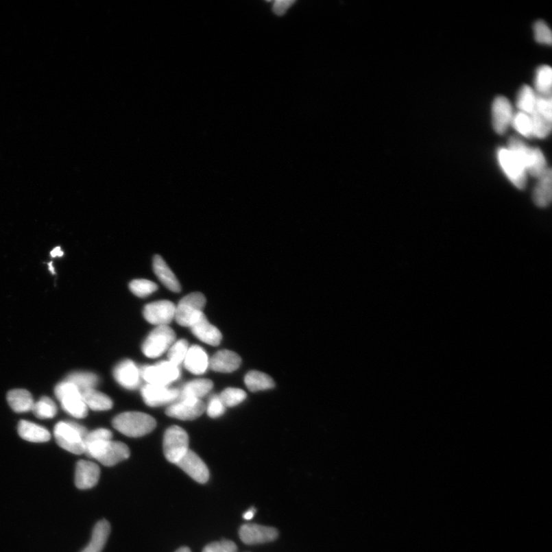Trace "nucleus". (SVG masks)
<instances>
[{"label":"nucleus","instance_id":"33","mask_svg":"<svg viewBox=\"0 0 552 552\" xmlns=\"http://www.w3.org/2000/svg\"><path fill=\"white\" fill-rule=\"evenodd\" d=\"M529 117L533 137L541 139L548 137L551 131V121L545 119L544 117L536 112L529 115Z\"/></svg>","mask_w":552,"mask_h":552},{"label":"nucleus","instance_id":"11","mask_svg":"<svg viewBox=\"0 0 552 552\" xmlns=\"http://www.w3.org/2000/svg\"><path fill=\"white\" fill-rule=\"evenodd\" d=\"M176 305L168 300H160L145 305L143 315L145 320L154 326H168L175 317Z\"/></svg>","mask_w":552,"mask_h":552},{"label":"nucleus","instance_id":"4","mask_svg":"<svg viewBox=\"0 0 552 552\" xmlns=\"http://www.w3.org/2000/svg\"><path fill=\"white\" fill-rule=\"evenodd\" d=\"M86 453L106 466H113L130 457L128 446L119 441H101L89 444Z\"/></svg>","mask_w":552,"mask_h":552},{"label":"nucleus","instance_id":"47","mask_svg":"<svg viewBox=\"0 0 552 552\" xmlns=\"http://www.w3.org/2000/svg\"><path fill=\"white\" fill-rule=\"evenodd\" d=\"M175 552H191L189 548L182 547Z\"/></svg>","mask_w":552,"mask_h":552},{"label":"nucleus","instance_id":"21","mask_svg":"<svg viewBox=\"0 0 552 552\" xmlns=\"http://www.w3.org/2000/svg\"><path fill=\"white\" fill-rule=\"evenodd\" d=\"M209 358L202 348L193 346L188 350L184 363L187 371L199 375L206 372L209 367Z\"/></svg>","mask_w":552,"mask_h":552},{"label":"nucleus","instance_id":"19","mask_svg":"<svg viewBox=\"0 0 552 552\" xmlns=\"http://www.w3.org/2000/svg\"><path fill=\"white\" fill-rule=\"evenodd\" d=\"M192 333L201 341L212 346H218L222 341L219 330L207 320L204 313L201 315L191 326Z\"/></svg>","mask_w":552,"mask_h":552},{"label":"nucleus","instance_id":"45","mask_svg":"<svg viewBox=\"0 0 552 552\" xmlns=\"http://www.w3.org/2000/svg\"><path fill=\"white\" fill-rule=\"evenodd\" d=\"M256 512V511L254 508L250 509L244 513L243 518L245 519V520H251V519L254 517Z\"/></svg>","mask_w":552,"mask_h":552},{"label":"nucleus","instance_id":"35","mask_svg":"<svg viewBox=\"0 0 552 552\" xmlns=\"http://www.w3.org/2000/svg\"><path fill=\"white\" fill-rule=\"evenodd\" d=\"M511 125L516 130V132L523 135V137L526 139L533 137L531 121L529 115L521 112L514 114Z\"/></svg>","mask_w":552,"mask_h":552},{"label":"nucleus","instance_id":"6","mask_svg":"<svg viewBox=\"0 0 552 552\" xmlns=\"http://www.w3.org/2000/svg\"><path fill=\"white\" fill-rule=\"evenodd\" d=\"M206 298L200 292H193L181 298L175 310L174 320L180 326L191 327V324L204 313Z\"/></svg>","mask_w":552,"mask_h":552},{"label":"nucleus","instance_id":"32","mask_svg":"<svg viewBox=\"0 0 552 552\" xmlns=\"http://www.w3.org/2000/svg\"><path fill=\"white\" fill-rule=\"evenodd\" d=\"M551 69L548 66L539 67L535 79L536 93L542 96L551 95Z\"/></svg>","mask_w":552,"mask_h":552},{"label":"nucleus","instance_id":"9","mask_svg":"<svg viewBox=\"0 0 552 552\" xmlns=\"http://www.w3.org/2000/svg\"><path fill=\"white\" fill-rule=\"evenodd\" d=\"M140 372L141 379L149 385L165 387L179 379L180 376L179 367L169 361L142 367Z\"/></svg>","mask_w":552,"mask_h":552},{"label":"nucleus","instance_id":"17","mask_svg":"<svg viewBox=\"0 0 552 552\" xmlns=\"http://www.w3.org/2000/svg\"><path fill=\"white\" fill-rule=\"evenodd\" d=\"M115 379L119 384L128 389H137L141 384L140 370L131 360H125L114 369Z\"/></svg>","mask_w":552,"mask_h":552},{"label":"nucleus","instance_id":"44","mask_svg":"<svg viewBox=\"0 0 552 552\" xmlns=\"http://www.w3.org/2000/svg\"><path fill=\"white\" fill-rule=\"evenodd\" d=\"M294 1L291 0H278L274 5V12L278 16H283Z\"/></svg>","mask_w":552,"mask_h":552},{"label":"nucleus","instance_id":"37","mask_svg":"<svg viewBox=\"0 0 552 552\" xmlns=\"http://www.w3.org/2000/svg\"><path fill=\"white\" fill-rule=\"evenodd\" d=\"M219 398L226 407H232L241 404L246 398V394L241 389L228 387L219 394Z\"/></svg>","mask_w":552,"mask_h":552},{"label":"nucleus","instance_id":"34","mask_svg":"<svg viewBox=\"0 0 552 552\" xmlns=\"http://www.w3.org/2000/svg\"><path fill=\"white\" fill-rule=\"evenodd\" d=\"M32 412L38 418H53L57 413V407L55 403L47 397H43L35 403L32 407Z\"/></svg>","mask_w":552,"mask_h":552},{"label":"nucleus","instance_id":"24","mask_svg":"<svg viewBox=\"0 0 552 552\" xmlns=\"http://www.w3.org/2000/svg\"><path fill=\"white\" fill-rule=\"evenodd\" d=\"M213 387V383L208 379H198L188 382L180 392V399L200 400L209 394Z\"/></svg>","mask_w":552,"mask_h":552},{"label":"nucleus","instance_id":"46","mask_svg":"<svg viewBox=\"0 0 552 552\" xmlns=\"http://www.w3.org/2000/svg\"><path fill=\"white\" fill-rule=\"evenodd\" d=\"M51 256L56 258V257H62L63 256V252L60 248H56L53 251L51 252Z\"/></svg>","mask_w":552,"mask_h":552},{"label":"nucleus","instance_id":"23","mask_svg":"<svg viewBox=\"0 0 552 552\" xmlns=\"http://www.w3.org/2000/svg\"><path fill=\"white\" fill-rule=\"evenodd\" d=\"M18 433L23 440L34 443H44L51 438V435L47 429L27 420L19 422Z\"/></svg>","mask_w":552,"mask_h":552},{"label":"nucleus","instance_id":"13","mask_svg":"<svg viewBox=\"0 0 552 552\" xmlns=\"http://www.w3.org/2000/svg\"><path fill=\"white\" fill-rule=\"evenodd\" d=\"M205 411L206 405L201 400L179 399L167 408L166 414L181 420H193L200 417Z\"/></svg>","mask_w":552,"mask_h":552},{"label":"nucleus","instance_id":"15","mask_svg":"<svg viewBox=\"0 0 552 552\" xmlns=\"http://www.w3.org/2000/svg\"><path fill=\"white\" fill-rule=\"evenodd\" d=\"M492 125L499 134L507 131L513 119V110L510 101L503 96L496 97L492 108Z\"/></svg>","mask_w":552,"mask_h":552},{"label":"nucleus","instance_id":"30","mask_svg":"<svg viewBox=\"0 0 552 552\" xmlns=\"http://www.w3.org/2000/svg\"><path fill=\"white\" fill-rule=\"evenodd\" d=\"M64 381L74 385L82 392L86 389H95L99 383V378L93 373L79 372L70 374Z\"/></svg>","mask_w":552,"mask_h":552},{"label":"nucleus","instance_id":"31","mask_svg":"<svg viewBox=\"0 0 552 552\" xmlns=\"http://www.w3.org/2000/svg\"><path fill=\"white\" fill-rule=\"evenodd\" d=\"M537 95L529 86H524L518 94L516 105L519 112L531 115L535 112Z\"/></svg>","mask_w":552,"mask_h":552},{"label":"nucleus","instance_id":"3","mask_svg":"<svg viewBox=\"0 0 552 552\" xmlns=\"http://www.w3.org/2000/svg\"><path fill=\"white\" fill-rule=\"evenodd\" d=\"M112 425L129 437H140L152 432L157 423L152 416L141 412H126L115 417Z\"/></svg>","mask_w":552,"mask_h":552},{"label":"nucleus","instance_id":"41","mask_svg":"<svg viewBox=\"0 0 552 552\" xmlns=\"http://www.w3.org/2000/svg\"><path fill=\"white\" fill-rule=\"evenodd\" d=\"M206 410L211 418H217L225 413L226 407L219 399V396L216 395L211 398L207 407H206Z\"/></svg>","mask_w":552,"mask_h":552},{"label":"nucleus","instance_id":"7","mask_svg":"<svg viewBox=\"0 0 552 552\" xmlns=\"http://www.w3.org/2000/svg\"><path fill=\"white\" fill-rule=\"evenodd\" d=\"M175 339L176 335L171 327L157 326L143 344L142 352L147 358H158L171 347Z\"/></svg>","mask_w":552,"mask_h":552},{"label":"nucleus","instance_id":"18","mask_svg":"<svg viewBox=\"0 0 552 552\" xmlns=\"http://www.w3.org/2000/svg\"><path fill=\"white\" fill-rule=\"evenodd\" d=\"M99 466L87 460H80L75 469V485L80 490L93 488L100 478Z\"/></svg>","mask_w":552,"mask_h":552},{"label":"nucleus","instance_id":"42","mask_svg":"<svg viewBox=\"0 0 552 552\" xmlns=\"http://www.w3.org/2000/svg\"><path fill=\"white\" fill-rule=\"evenodd\" d=\"M203 552H237V547L232 541L224 540L206 545Z\"/></svg>","mask_w":552,"mask_h":552},{"label":"nucleus","instance_id":"5","mask_svg":"<svg viewBox=\"0 0 552 552\" xmlns=\"http://www.w3.org/2000/svg\"><path fill=\"white\" fill-rule=\"evenodd\" d=\"M55 394L64 411L76 418L86 417L88 407L84 404L80 389L74 385L63 381L56 387Z\"/></svg>","mask_w":552,"mask_h":552},{"label":"nucleus","instance_id":"1","mask_svg":"<svg viewBox=\"0 0 552 552\" xmlns=\"http://www.w3.org/2000/svg\"><path fill=\"white\" fill-rule=\"evenodd\" d=\"M507 149L532 177L538 179L548 170L547 160L540 149L531 148L516 137L509 139Z\"/></svg>","mask_w":552,"mask_h":552},{"label":"nucleus","instance_id":"48","mask_svg":"<svg viewBox=\"0 0 552 552\" xmlns=\"http://www.w3.org/2000/svg\"><path fill=\"white\" fill-rule=\"evenodd\" d=\"M51 265H51V263H49V266H50V267H49V270H50V271H51V272H53V274H54V269L53 268V266H51Z\"/></svg>","mask_w":552,"mask_h":552},{"label":"nucleus","instance_id":"39","mask_svg":"<svg viewBox=\"0 0 552 552\" xmlns=\"http://www.w3.org/2000/svg\"><path fill=\"white\" fill-rule=\"evenodd\" d=\"M536 40L538 43L551 44V32L549 25L542 21H537L534 25Z\"/></svg>","mask_w":552,"mask_h":552},{"label":"nucleus","instance_id":"10","mask_svg":"<svg viewBox=\"0 0 552 552\" xmlns=\"http://www.w3.org/2000/svg\"><path fill=\"white\" fill-rule=\"evenodd\" d=\"M498 160L506 176L518 189H523L526 184V171L521 162L507 148H499Z\"/></svg>","mask_w":552,"mask_h":552},{"label":"nucleus","instance_id":"25","mask_svg":"<svg viewBox=\"0 0 552 552\" xmlns=\"http://www.w3.org/2000/svg\"><path fill=\"white\" fill-rule=\"evenodd\" d=\"M551 171L548 169L538 182L533 191L534 203L539 207H545L550 204L552 197Z\"/></svg>","mask_w":552,"mask_h":552},{"label":"nucleus","instance_id":"40","mask_svg":"<svg viewBox=\"0 0 552 552\" xmlns=\"http://www.w3.org/2000/svg\"><path fill=\"white\" fill-rule=\"evenodd\" d=\"M537 95V94H536ZM551 95L542 96L537 95L535 112L551 121L552 119Z\"/></svg>","mask_w":552,"mask_h":552},{"label":"nucleus","instance_id":"28","mask_svg":"<svg viewBox=\"0 0 552 552\" xmlns=\"http://www.w3.org/2000/svg\"><path fill=\"white\" fill-rule=\"evenodd\" d=\"M81 394L84 404L93 411H108L113 407V402L108 396L95 389H86Z\"/></svg>","mask_w":552,"mask_h":552},{"label":"nucleus","instance_id":"12","mask_svg":"<svg viewBox=\"0 0 552 552\" xmlns=\"http://www.w3.org/2000/svg\"><path fill=\"white\" fill-rule=\"evenodd\" d=\"M278 536V530L269 526L245 524L239 529V537L242 542L250 545L274 542Z\"/></svg>","mask_w":552,"mask_h":552},{"label":"nucleus","instance_id":"16","mask_svg":"<svg viewBox=\"0 0 552 552\" xmlns=\"http://www.w3.org/2000/svg\"><path fill=\"white\" fill-rule=\"evenodd\" d=\"M180 391L178 389L168 388L147 384L143 387L141 395L145 404L150 407H159L169 404L179 398Z\"/></svg>","mask_w":552,"mask_h":552},{"label":"nucleus","instance_id":"36","mask_svg":"<svg viewBox=\"0 0 552 552\" xmlns=\"http://www.w3.org/2000/svg\"><path fill=\"white\" fill-rule=\"evenodd\" d=\"M130 290L139 298H145L158 289V285L147 279H134L129 285Z\"/></svg>","mask_w":552,"mask_h":552},{"label":"nucleus","instance_id":"43","mask_svg":"<svg viewBox=\"0 0 552 552\" xmlns=\"http://www.w3.org/2000/svg\"><path fill=\"white\" fill-rule=\"evenodd\" d=\"M112 432L108 430V429L101 428L97 429V430H95L93 432L88 433L84 443H86V446L89 444L97 443V442L112 440Z\"/></svg>","mask_w":552,"mask_h":552},{"label":"nucleus","instance_id":"8","mask_svg":"<svg viewBox=\"0 0 552 552\" xmlns=\"http://www.w3.org/2000/svg\"><path fill=\"white\" fill-rule=\"evenodd\" d=\"M164 453L169 462L177 464L189 451V437L188 434L178 426L169 427L164 437Z\"/></svg>","mask_w":552,"mask_h":552},{"label":"nucleus","instance_id":"27","mask_svg":"<svg viewBox=\"0 0 552 552\" xmlns=\"http://www.w3.org/2000/svg\"><path fill=\"white\" fill-rule=\"evenodd\" d=\"M110 524L106 520H101L95 526L92 539L82 552H101L108 541L110 534Z\"/></svg>","mask_w":552,"mask_h":552},{"label":"nucleus","instance_id":"2","mask_svg":"<svg viewBox=\"0 0 552 552\" xmlns=\"http://www.w3.org/2000/svg\"><path fill=\"white\" fill-rule=\"evenodd\" d=\"M88 432L86 427L71 421L58 422L54 429L58 446L71 453H86V438Z\"/></svg>","mask_w":552,"mask_h":552},{"label":"nucleus","instance_id":"22","mask_svg":"<svg viewBox=\"0 0 552 552\" xmlns=\"http://www.w3.org/2000/svg\"><path fill=\"white\" fill-rule=\"evenodd\" d=\"M153 269L155 275L166 288L173 292L181 291L178 279L160 256L157 255L154 257Z\"/></svg>","mask_w":552,"mask_h":552},{"label":"nucleus","instance_id":"20","mask_svg":"<svg viewBox=\"0 0 552 552\" xmlns=\"http://www.w3.org/2000/svg\"><path fill=\"white\" fill-rule=\"evenodd\" d=\"M241 358L229 350H219L209 361L213 371L220 373H232L241 365Z\"/></svg>","mask_w":552,"mask_h":552},{"label":"nucleus","instance_id":"38","mask_svg":"<svg viewBox=\"0 0 552 552\" xmlns=\"http://www.w3.org/2000/svg\"><path fill=\"white\" fill-rule=\"evenodd\" d=\"M188 350H189V345L185 339L174 342L168 350L169 361L178 367L181 363L184 362Z\"/></svg>","mask_w":552,"mask_h":552},{"label":"nucleus","instance_id":"26","mask_svg":"<svg viewBox=\"0 0 552 552\" xmlns=\"http://www.w3.org/2000/svg\"><path fill=\"white\" fill-rule=\"evenodd\" d=\"M8 401L16 413L30 411L35 404L32 394L23 389H12L8 394Z\"/></svg>","mask_w":552,"mask_h":552},{"label":"nucleus","instance_id":"14","mask_svg":"<svg viewBox=\"0 0 552 552\" xmlns=\"http://www.w3.org/2000/svg\"><path fill=\"white\" fill-rule=\"evenodd\" d=\"M176 465L199 483H206L209 479L210 472L206 465L197 453L191 450L186 453Z\"/></svg>","mask_w":552,"mask_h":552},{"label":"nucleus","instance_id":"29","mask_svg":"<svg viewBox=\"0 0 552 552\" xmlns=\"http://www.w3.org/2000/svg\"><path fill=\"white\" fill-rule=\"evenodd\" d=\"M245 384L252 392L267 391L275 387V382L268 374L252 371L245 376Z\"/></svg>","mask_w":552,"mask_h":552}]
</instances>
